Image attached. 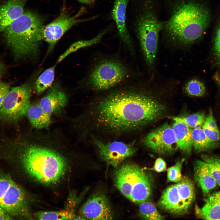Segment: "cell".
<instances>
[{
  "label": "cell",
  "instance_id": "1",
  "mask_svg": "<svg viewBox=\"0 0 220 220\" xmlns=\"http://www.w3.org/2000/svg\"><path fill=\"white\" fill-rule=\"evenodd\" d=\"M163 111L161 104L141 93L112 92L89 105L85 132L113 136L130 133L156 120Z\"/></svg>",
  "mask_w": 220,
  "mask_h": 220
},
{
  "label": "cell",
  "instance_id": "2",
  "mask_svg": "<svg viewBox=\"0 0 220 220\" xmlns=\"http://www.w3.org/2000/svg\"><path fill=\"white\" fill-rule=\"evenodd\" d=\"M168 17L162 31L169 40L187 46L203 37L209 24L210 13L199 0H165Z\"/></svg>",
  "mask_w": 220,
  "mask_h": 220
},
{
  "label": "cell",
  "instance_id": "3",
  "mask_svg": "<svg viewBox=\"0 0 220 220\" xmlns=\"http://www.w3.org/2000/svg\"><path fill=\"white\" fill-rule=\"evenodd\" d=\"M44 20L36 12L24 11L3 31L5 42L15 57L32 58L37 56Z\"/></svg>",
  "mask_w": 220,
  "mask_h": 220
},
{
  "label": "cell",
  "instance_id": "4",
  "mask_svg": "<svg viewBox=\"0 0 220 220\" xmlns=\"http://www.w3.org/2000/svg\"><path fill=\"white\" fill-rule=\"evenodd\" d=\"M43 144H28L24 148L20 161L27 173L36 180L46 184L53 183L64 174L66 162L57 151Z\"/></svg>",
  "mask_w": 220,
  "mask_h": 220
},
{
  "label": "cell",
  "instance_id": "5",
  "mask_svg": "<svg viewBox=\"0 0 220 220\" xmlns=\"http://www.w3.org/2000/svg\"><path fill=\"white\" fill-rule=\"evenodd\" d=\"M0 207L11 217L31 218L25 195L7 174L0 173Z\"/></svg>",
  "mask_w": 220,
  "mask_h": 220
},
{
  "label": "cell",
  "instance_id": "6",
  "mask_svg": "<svg viewBox=\"0 0 220 220\" xmlns=\"http://www.w3.org/2000/svg\"><path fill=\"white\" fill-rule=\"evenodd\" d=\"M31 93L28 84L10 88L0 108V119L5 123H13L26 115L31 104Z\"/></svg>",
  "mask_w": 220,
  "mask_h": 220
},
{
  "label": "cell",
  "instance_id": "7",
  "mask_svg": "<svg viewBox=\"0 0 220 220\" xmlns=\"http://www.w3.org/2000/svg\"><path fill=\"white\" fill-rule=\"evenodd\" d=\"M127 74L126 69L119 63L105 61L99 64L92 70L88 82L94 90H106L120 83Z\"/></svg>",
  "mask_w": 220,
  "mask_h": 220
},
{
  "label": "cell",
  "instance_id": "8",
  "mask_svg": "<svg viewBox=\"0 0 220 220\" xmlns=\"http://www.w3.org/2000/svg\"><path fill=\"white\" fill-rule=\"evenodd\" d=\"M86 10L84 7H82L75 14L71 16L63 9L57 17L44 26L42 32V39L49 44L47 53L53 50L63 35L74 25L94 19V17L83 19L79 18Z\"/></svg>",
  "mask_w": 220,
  "mask_h": 220
},
{
  "label": "cell",
  "instance_id": "9",
  "mask_svg": "<svg viewBox=\"0 0 220 220\" xmlns=\"http://www.w3.org/2000/svg\"><path fill=\"white\" fill-rule=\"evenodd\" d=\"M92 142L97 148L101 159L108 165L116 167L136 152L134 142L128 143L118 141H105L93 135Z\"/></svg>",
  "mask_w": 220,
  "mask_h": 220
},
{
  "label": "cell",
  "instance_id": "10",
  "mask_svg": "<svg viewBox=\"0 0 220 220\" xmlns=\"http://www.w3.org/2000/svg\"><path fill=\"white\" fill-rule=\"evenodd\" d=\"M144 170L132 164L122 165L116 171L115 184L117 189L127 198L135 203Z\"/></svg>",
  "mask_w": 220,
  "mask_h": 220
},
{
  "label": "cell",
  "instance_id": "11",
  "mask_svg": "<svg viewBox=\"0 0 220 220\" xmlns=\"http://www.w3.org/2000/svg\"><path fill=\"white\" fill-rule=\"evenodd\" d=\"M145 145L161 154L171 153L178 148L172 127L165 123L149 133L144 139Z\"/></svg>",
  "mask_w": 220,
  "mask_h": 220
},
{
  "label": "cell",
  "instance_id": "12",
  "mask_svg": "<svg viewBox=\"0 0 220 220\" xmlns=\"http://www.w3.org/2000/svg\"><path fill=\"white\" fill-rule=\"evenodd\" d=\"M85 219L110 220L113 218L112 210L106 196L97 193L91 196L80 209Z\"/></svg>",
  "mask_w": 220,
  "mask_h": 220
},
{
  "label": "cell",
  "instance_id": "13",
  "mask_svg": "<svg viewBox=\"0 0 220 220\" xmlns=\"http://www.w3.org/2000/svg\"><path fill=\"white\" fill-rule=\"evenodd\" d=\"M130 0H113L111 13V17L115 21L118 35L121 41L131 49L133 42L127 28V9Z\"/></svg>",
  "mask_w": 220,
  "mask_h": 220
},
{
  "label": "cell",
  "instance_id": "14",
  "mask_svg": "<svg viewBox=\"0 0 220 220\" xmlns=\"http://www.w3.org/2000/svg\"><path fill=\"white\" fill-rule=\"evenodd\" d=\"M158 205L164 210L176 215H183L188 211L182 201L176 184L164 190L159 200Z\"/></svg>",
  "mask_w": 220,
  "mask_h": 220
},
{
  "label": "cell",
  "instance_id": "15",
  "mask_svg": "<svg viewBox=\"0 0 220 220\" xmlns=\"http://www.w3.org/2000/svg\"><path fill=\"white\" fill-rule=\"evenodd\" d=\"M67 103L66 94L59 85L56 84L50 88L38 103L43 110L51 116L61 110Z\"/></svg>",
  "mask_w": 220,
  "mask_h": 220
},
{
  "label": "cell",
  "instance_id": "16",
  "mask_svg": "<svg viewBox=\"0 0 220 220\" xmlns=\"http://www.w3.org/2000/svg\"><path fill=\"white\" fill-rule=\"evenodd\" d=\"M27 1L7 0L0 6V32L22 15Z\"/></svg>",
  "mask_w": 220,
  "mask_h": 220
},
{
  "label": "cell",
  "instance_id": "17",
  "mask_svg": "<svg viewBox=\"0 0 220 220\" xmlns=\"http://www.w3.org/2000/svg\"><path fill=\"white\" fill-rule=\"evenodd\" d=\"M194 177L196 182L205 194L209 193L217 185L206 163L203 160H197L195 162Z\"/></svg>",
  "mask_w": 220,
  "mask_h": 220
},
{
  "label": "cell",
  "instance_id": "18",
  "mask_svg": "<svg viewBox=\"0 0 220 220\" xmlns=\"http://www.w3.org/2000/svg\"><path fill=\"white\" fill-rule=\"evenodd\" d=\"M172 127L178 148L185 154L190 155L192 148L191 129L185 123L178 121H174Z\"/></svg>",
  "mask_w": 220,
  "mask_h": 220
},
{
  "label": "cell",
  "instance_id": "19",
  "mask_svg": "<svg viewBox=\"0 0 220 220\" xmlns=\"http://www.w3.org/2000/svg\"><path fill=\"white\" fill-rule=\"evenodd\" d=\"M196 212L200 218L206 220H220V192L211 195L205 200L203 207Z\"/></svg>",
  "mask_w": 220,
  "mask_h": 220
},
{
  "label": "cell",
  "instance_id": "20",
  "mask_svg": "<svg viewBox=\"0 0 220 220\" xmlns=\"http://www.w3.org/2000/svg\"><path fill=\"white\" fill-rule=\"evenodd\" d=\"M26 115L31 124L36 129L46 128L50 124L51 116L43 110L38 103L31 104Z\"/></svg>",
  "mask_w": 220,
  "mask_h": 220
},
{
  "label": "cell",
  "instance_id": "21",
  "mask_svg": "<svg viewBox=\"0 0 220 220\" xmlns=\"http://www.w3.org/2000/svg\"><path fill=\"white\" fill-rule=\"evenodd\" d=\"M192 147L197 152L208 151L218 147L219 143L210 140L206 135L202 127L191 129Z\"/></svg>",
  "mask_w": 220,
  "mask_h": 220
},
{
  "label": "cell",
  "instance_id": "22",
  "mask_svg": "<svg viewBox=\"0 0 220 220\" xmlns=\"http://www.w3.org/2000/svg\"><path fill=\"white\" fill-rule=\"evenodd\" d=\"M178 190L186 207L189 210L195 197L194 190L192 182L186 177H182L176 183Z\"/></svg>",
  "mask_w": 220,
  "mask_h": 220
},
{
  "label": "cell",
  "instance_id": "23",
  "mask_svg": "<svg viewBox=\"0 0 220 220\" xmlns=\"http://www.w3.org/2000/svg\"><path fill=\"white\" fill-rule=\"evenodd\" d=\"M108 28L105 29L98 35L91 39L80 40L74 42L59 57L57 60V63L60 62L67 56L72 52L79 49L89 46L98 43L108 32Z\"/></svg>",
  "mask_w": 220,
  "mask_h": 220
},
{
  "label": "cell",
  "instance_id": "24",
  "mask_svg": "<svg viewBox=\"0 0 220 220\" xmlns=\"http://www.w3.org/2000/svg\"><path fill=\"white\" fill-rule=\"evenodd\" d=\"M55 68L54 66L46 70L37 78L35 83V89L37 94H42L51 86L54 79Z\"/></svg>",
  "mask_w": 220,
  "mask_h": 220
},
{
  "label": "cell",
  "instance_id": "25",
  "mask_svg": "<svg viewBox=\"0 0 220 220\" xmlns=\"http://www.w3.org/2000/svg\"><path fill=\"white\" fill-rule=\"evenodd\" d=\"M36 216L40 220L74 219L76 216L73 210L54 211H39L36 213Z\"/></svg>",
  "mask_w": 220,
  "mask_h": 220
},
{
  "label": "cell",
  "instance_id": "26",
  "mask_svg": "<svg viewBox=\"0 0 220 220\" xmlns=\"http://www.w3.org/2000/svg\"><path fill=\"white\" fill-rule=\"evenodd\" d=\"M139 213L145 219L162 220L164 217L158 211L155 206L152 203L146 201L141 203L139 206Z\"/></svg>",
  "mask_w": 220,
  "mask_h": 220
},
{
  "label": "cell",
  "instance_id": "27",
  "mask_svg": "<svg viewBox=\"0 0 220 220\" xmlns=\"http://www.w3.org/2000/svg\"><path fill=\"white\" fill-rule=\"evenodd\" d=\"M202 157L217 184L220 186V157L205 154L202 155Z\"/></svg>",
  "mask_w": 220,
  "mask_h": 220
},
{
  "label": "cell",
  "instance_id": "28",
  "mask_svg": "<svg viewBox=\"0 0 220 220\" xmlns=\"http://www.w3.org/2000/svg\"><path fill=\"white\" fill-rule=\"evenodd\" d=\"M174 121L182 122L191 129L202 127L204 122L205 115L204 113L197 112L186 117H173Z\"/></svg>",
  "mask_w": 220,
  "mask_h": 220
},
{
  "label": "cell",
  "instance_id": "29",
  "mask_svg": "<svg viewBox=\"0 0 220 220\" xmlns=\"http://www.w3.org/2000/svg\"><path fill=\"white\" fill-rule=\"evenodd\" d=\"M184 90L189 95L200 97L204 94L206 88L202 82L197 79H193L186 83L184 87Z\"/></svg>",
  "mask_w": 220,
  "mask_h": 220
},
{
  "label": "cell",
  "instance_id": "30",
  "mask_svg": "<svg viewBox=\"0 0 220 220\" xmlns=\"http://www.w3.org/2000/svg\"><path fill=\"white\" fill-rule=\"evenodd\" d=\"M184 158L178 159L175 164L169 168L167 170V179L169 182L177 183L181 180L182 169L185 161Z\"/></svg>",
  "mask_w": 220,
  "mask_h": 220
},
{
  "label": "cell",
  "instance_id": "31",
  "mask_svg": "<svg viewBox=\"0 0 220 220\" xmlns=\"http://www.w3.org/2000/svg\"><path fill=\"white\" fill-rule=\"evenodd\" d=\"M212 53L215 64L220 68V22L218 25L215 35Z\"/></svg>",
  "mask_w": 220,
  "mask_h": 220
},
{
  "label": "cell",
  "instance_id": "32",
  "mask_svg": "<svg viewBox=\"0 0 220 220\" xmlns=\"http://www.w3.org/2000/svg\"><path fill=\"white\" fill-rule=\"evenodd\" d=\"M202 128L206 135L210 140L215 142L220 141V131L218 128L211 129L203 125Z\"/></svg>",
  "mask_w": 220,
  "mask_h": 220
},
{
  "label": "cell",
  "instance_id": "33",
  "mask_svg": "<svg viewBox=\"0 0 220 220\" xmlns=\"http://www.w3.org/2000/svg\"><path fill=\"white\" fill-rule=\"evenodd\" d=\"M166 167L164 160L161 158H158L156 160L151 169L157 172H162L166 170Z\"/></svg>",
  "mask_w": 220,
  "mask_h": 220
},
{
  "label": "cell",
  "instance_id": "34",
  "mask_svg": "<svg viewBox=\"0 0 220 220\" xmlns=\"http://www.w3.org/2000/svg\"><path fill=\"white\" fill-rule=\"evenodd\" d=\"M10 88L8 83L0 82V108L4 98Z\"/></svg>",
  "mask_w": 220,
  "mask_h": 220
},
{
  "label": "cell",
  "instance_id": "35",
  "mask_svg": "<svg viewBox=\"0 0 220 220\" xmlns=\"http://www.w3.org/2000/svg\"><path fill=\"white\" fill-rule=\"evenodd\" d=\"M12 218L0 207V220L12 219Z\"/></svg>",
  "mask_w": 220,
  "mask_h": 220
},
{
  "label": "cell",
  "instance_id": "36",
  "mask_svg": "<svg viewBox=\"0 0 220 220\" xmlns=\"http://www.w3.org/2000/svg\"><path fill=\"white\" fill-rule=\"evenodd\" d=\"M80 2L90 6L93 5L96 0H77Z\"/></svg>",
  "mask_w": 220,
  "mask_h": 220
},
{
  "label": "cell",
  "instance_id": "37",
  "mask_svg": "<svg viewBox=\"0 0 220 220\" xmlns=\"http://www.w3.org/2000/svg\"><path fill=\"white\" fill-rule=\"evenodd\" d=\"M4 70V66L2 63L0 61V79L3 74Z\"/></svg>",
  "mask_w": 220,
  "mask_h": 220
}]
</instances>
